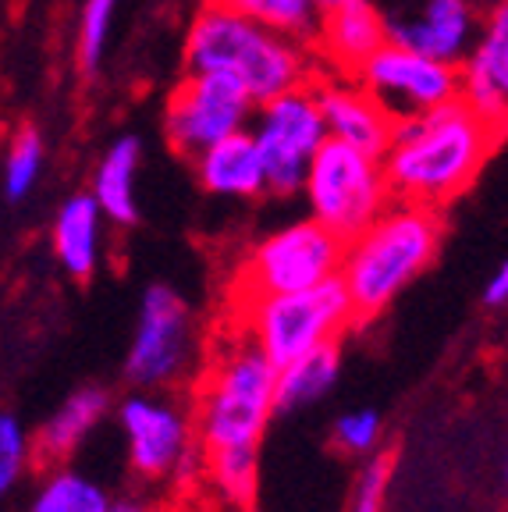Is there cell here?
Here are the masks:
<instances>
[{
  "label": "cell",
  "mask_w": 508,
  "mask_h": 512,
  "mask_svg": "<svg viewBox=\"0 0 508 512\" xmlns=\"http://www.w3.org/2000/svg\"><path fill=\"white\" fill-rule=\"evenodd\" d=\"M111 502L100 480L61 463L36 484L25 512H107Z\"/></svg>",
  "instance_id": "7402d4cb"
},
{
  "label": "cell",
  "mask_w": 508,
  "mask_h": 512,
  "mask_svg": "<svg viewBox=\"0 0 508 512\" xmlns=\"http://www.w3.org/2000/svg\"><path fill=\"white\" fill-rule=\"evenodd\" d=\"M32 463V441L15 413H0V502H8L11 491L22 484Z\"/></svg>",
  "instance_id": "484cf974"
},
{
  "label": "cell",
  "mask_w": 508,
  "mask_h": 512,
  "mask_svg": "<svg viewBox=\"0 0 508 512\" xmlns=\"http://www.w3.org/2000/svg\"><path fill=\"white\" fill-rule=\"evenodd\" d=\"M203 480L228 509L242 512L253 505L256 484H260V459L256 448H235V452H214L203 456Z\"/></svg>",
  "instance_id": "603a6c76"
},
{
  "label": "cell",
  "mask_w": 508,
  "mask_h": 512,
  "mask_svg": "<svg viewBox=\"0 0 508 512\" xmlns=\"http://www.w3.org/2000/svg\"><path fill=\"white\" fill-rule=\"evenodd\" d=\"M239 317L246 320V335L270 360L274 370H285L306 352L331 345L352 328L349 292L338 278L324 281L306 292L288 296H260L239 303Z\"/></svg>",
  "instance_id": "5b68a950"
},
{
  "label": "cell",
  "mask_w": 508,
  "mask_h": 512,
  "mask_svg": "<svg viewBox=\"0 0 508 512\" xmlns=\"http://www.w3.org/2000/svg\"><path fill=\"white\" fill-rule=\"evenodd\" d=\"M43 175V136L40 128H18L15 136H11V146L4 153V196L11 203L25 200L36 182Z\"/></svg>",
  "instance_id": "d4e9b609"
},
{
  "label": "cell",
  "mask_w": 508,
  "mask_h": 512,
  "mask_svg": "<svg viewBox=\"0 0 508 512\" xmlns=\"http://www.w3.org/2000/svg\"><path fill=\"white\" fill-rule=\"evenodd\" d=\"M356 79L395 121L434 111V107L459 96V68L455 64L430 61L416 50L398 47V43H384L381 50H374L356 72Z\"/></svg>",
  "instance_id": "7c38bea8"
},
{
  "label": "cell",
  "mask_w": 508,
  "mask_h": 512,
  "mask_svg": "<svg viewBox=\"0 0 508 512\" xmlns=\"http://www.w3.org/2000/svg\"><path fill=\"white\" fill-rule=\"evenodd\" d=\"M338 374H342V349H338V342L306 352V356L288 363L285 370H278L274 409L278 413H295V409L313 406V402H320L331 392Z\"/></svg>",
  "instance_id": "44dd1931"
},
{
  "label": "cell",
  "mask_w": 508,
  "mask_h": 512,
  "mask_svg": "<svg viewBox=\"0 0 508 512\" xmlns=\"http://www.w3.org/2000/svg\"><path fill=\"white\" fill-rule=\"evenodd\" d=\"M342 246L345 242L334 239L313 217L285 224L249 249L239 267V281H235V299L246 303V299L288 296V292L324 285L338 278Z\"/></svg>",
  "instance_id": "52a82bcc"
},
{
  "label": "cell",
  "mask_w": 508,
  "mask_h": 512,
  "mask_svg": "<svg viewBox=\"0 0 508 512\" xmlns=\"http://www.w3.org/2000/svg\"><path fill=\"white\" fill-rule=\"evenodd\" d=\"M128 441V463L146 480H192L203 477V452L182 406L150 395H132L118 409Z\"/></svg>",
  "instance_id": "30bf717a"
},
{
  "label": "cell",
  "mask_w": 508,
  "mask_h": 512,
  "mask_svg": "<svg viewBox=\"0 0 508 512\" xmlns=\"http://www.w3.org/2000/svg\"><path fill=\"white\" fill-rule=\"evenodd\" d=\"M192 352V313L182 292L150 285L139 303V324L125 356V377L135 388H164L185 374Z\"/></svg>",
  "instance_id": "8fae6325"
},
{
  "label": "cell",
  "mask_w": 508,
  "mask_h": 512,
  "mask_svg": "<svg viewBox=\"0 0 508 512\" xmlns=\"http://www.w3.org/2000/svg\"><path fill=\"white\" fill-rule=\"evenodd\" d=\"M484 303L491 306V310H501V306L508 303V267L501 264L498 271L487 278V288H484Z\"/></svg>",
  "instance_id": "f546056e"
},
{
  "label": "cell",
  "mask_w": 508,
  "mask_h": 512,
  "mask_svg": "<svg viewBox=\"0 0 508 512\" xmlns=\"http://www.w3.org/2000/svg\"><path fill=\"white\" fill-rule=\"evenodd\" d=\"M196 164L199 185L214 196H228V200H260L267 192V178H263V160L256 150L249 128L224 136L221 143L207 146L203 153L192 157Z\"/></svg>",
  "instance_id": "e0dca14e"
},
{
  "label": "cell",
  "mask_w": 508,
  "mask_h": 512,
  "mask_svg": "<svg viewBox=\"0 0 508 512\" xmlns=\"http://www.w3.org/2000/svg\"><path fill=\"white\" fill-rule=\"evenodd\" d=\"M256 118L249 136L263 160L270 196H295L310 168L313 153L327 139L324 118H320L317 96L310 86L288 89L267 104H256Z\"/></svg>",
  "instance_id": "ba28073f"
},
{
  "label": "cell",
  "mask_w": 508,
  "mask_h": 512,
  "mask_svg": "<svg viewBox=\"0 0 508 512\" xmlns=\"http://www.w3.org/2000/svg\"><path fill=\"white\" fill-rule=\"evenodd\" d=\"M189 72L231 75L253 104H267L288 89L306 86L310 57L299 40L263 29L231 8L207 0L185 40Z\"/></svg>",
  "instance_id": "3957f363"
},
{
  "label": "cell",
  "mask_w": 508,
  "mask_h": 512,
  "mask_svg": "<svg viewBox=\"0 0 508 512\" xmlns=\"http://www.w3.org/2000/svg\"><path fill=\"white\" fill-rule=\"evenodd\" d=\"M54 256L75 281H89L100 271V249H104V214L89 192H75L72 200L54 217Z\"/></svg>",
  "instance_id": "d6986e66"
},
{
  "label": "cell",
  "mask_w": 508,
  "mask_h": 512,
  "mask_svg": "<svg viewBox=\"0 0 508 512\" xmlns=\"http://www.w3.org/2000/svg\"><path fill=\"white\" fill-rule=\"evenodd\" d=\"M381 434H384V424H381V413H377V409H352V413H345L342 420H338V427H334L338 448L356 452V456L377 452Z\"/></svg>",
  "instance_id": "f1b7e54d"
},
{
  "label": "cell",
  "mask_w": 508,
  "mask_h": 512,
  "mask_svg": "<svg viewBox=\"0 0 508 512\" xmlns=\"http://www.w3.org/2000/svg\"><path fill=\"white\" fill-rule=\"evenodd\" d=\"M477 25L480 15L473 0H423L416 15H384L388 43L455 68L477 40Z\"/></svg>",
  "instance_id": "4fadbf2b"
},
{
  "label": "cell",
  "mask_w": 508,
  "mask_h": 512,
  "mask_svg": "<svg viewBox=\"0 0 508 512\" xmlns=\"http://www.w3.org/2000/svg\"><path fill=\"white\" fill-rule=\"evenodd\" d=\"M441 214L420 203H388L374 224L342 246L338 281L349 292L356 320L388 310L413 285L441 249Z\"/></svg>",
  "instance_id": "7a4b0ae2"
},
{
  "label": "cell",
  "mask_w": 508,
  "mask_h": 512,
  "mask_svg": "<svg viewBox=\"0 0 508 512\" xmlns=\"http://www.w3.org/2000/svg\"><path fill=\"white\" fill-rule=\"evenodd\" d=\"M274 381L278 370L249 342V335L224 345L199 384L196 420H192L199 452L214 456L235 448H260L270 416L278 413Z\"/></svg>",
  "instance_id": "277c9868"
},
{
  "label": "cell",
  "mask_w": 508,
  "mask_h": 512,
  "mask_svg": "<svg viewBox=\"0 0 508 512\" xmlns=\"http://www.w3.org/2000/svg\"><path fill=\"white\" fill-rule=\"evenodd\" d=\"M313 96H317L327 139L356 146L377 160L384 157L395 118L359 82H327V86L313 89Z\"/></svg>",
  "instance_id": "9a60e30c"
},
{
  "label": "cell",
  "mask_w": 508,
  "mask_h": 512,
  "mask_svg": "<svg viewBox=\"0 0 508 512\" xmlns=\"http://www.w3.org/2000/svg\"><path fill=\"white\" fill-rule=\"evenodd\" d=\"M501 143V128L469 111L459 96L434 111L398 118L381 157L388 192L402 203L445 207L477 182Z\"/></svg>",
  "instance_id": "6da1fadb"
},
{
  "label": "cell",
  "mask_w": 508,
  "mask_h": 512,
  "mask_svg": "<svg viewBox=\"0 0 508 512\" xmlns=\"http://www.w3.org/2000/svg\"><path fill=\"white\" fill-rule=\"evenodd\" d=\"M139 164H143V143L135 136H121L111 143V150L100 157L93 175V196L104 221L132 228L139 221V196H135V178H139Z\"/></svg>",
  "instance_id": "ffe728a7"
},
{
  "label": "cell",
  "mask_w": 508,
  "mask_h": 512,
  "mask_svg": "<svg viewBox=\"0 0 508 512\" xmlns=\"http://www.w3.org/2000/svg\"><path fill=\"white\" fill-rule=\"evenodd\" d=\"M313 4H317V8H320V15H324V11L342 8V4H349V0H313Z\"/></svg>",
  "instance_id": "1f68e13d"
},
{
  "label": "cell",
  "mask_w": 508,
  "mask_h": 512,
  "mask_svg": "<svg viewBox=\"0 0 508 512\" xmlns=\"http://www.w3.org/2000/svg\"><path fill=\"white\" fill-rule=\"evenodd\" d=\"M313 43H317V47L324 50V57H331L342 72L356 75L366 64V57L388 43L384 15L370 0H349L342 8L320 15Z\"/></svg>",
  "instance_id": "2e32d148"
},
{
  "label": "cell",
  "mask_w": 508,
  "mask_h": 512,
  "mask_svg": "<svg viewBox=\"0 0 508 512\" xmlns=\"http://www.w3.org/2000/svg\"><path fill=\"white\" fill-rule=\"evenodd\" d=\"M299 192L306 196L313 221L342 242L356 239L391 203L381 160L338 139L320 143Z\"/></svg>",
  "instance_id": "8992f818"
},
{
  "label": "cell",
  "mask_w": 508,
  "mask_h": 512,
  "mask_svg": "<svg viewBox=\"0 0 508 512\" xmlns=\"http://www.w3.org/2000/svg\"><path fill=\"white\" fill-rule=\"evenodd\" d=\"M107 409H111V392L100 388V384H86V388L72 392L50 413V420L36 431V438H29L32 459L61 466L96 427L104 424Z\"/></svg>",
  "instance_id": "ac0fdd59"
},
{
  "label": "cell",
  "mask_w": 508,
  "mask_h": 512,
  "mask_svg": "<svg viewBox=\"0 0 508 512\" xmlns=\"http://www.w3.org/2000/svg\"><path fill=\"white\" fill-rule=\"evenodd\" d=\"M217 4L299 43L313 40L320 25V8L313 0H217Z\"/></svg>",
  "instance_id": "cb8c5ba5"
},
{
  "label": "cell",
  "mask_w": 508,
  "mask_h": 512,
  "mask_svg": "<svg viewBox=\"0 0 508 512\" xmlns=\"http://www.w3.org/2000/svg\"><path fill=\"white\" fill-rule=\"evenodd\" d=\"M391 456L388 452H377V456L366 459V466L359 470L356 488L349 498V512H384L388 502V484H391Z\"/></svg>",
  "instance_id": "83f0119b"
},
{
  "label": "cell",
  "mask_w": 508,
  "mask_h": 512,
  "mask_svg": "<svg viewBox=\"0 0 508 512\" xmlns=\"http://www.w3.org/2000/svg\"><path fill=\"white\" fill-rule=\"evenodd\" d=\"M253 111L256 104L231 75L189 72L167 100V143L185 157H196L207 146L221 143L224 136H235V132L249 128Z\"/></svg>",
  "instance_id": "9c48e42d"
},
{
  "label": "cell",
  "mask_w": 508,
  "mask_h": 512,
  "mask_svg": "<svg viewBox=\"0 0 508 512\" xmlns=\"http://www.w3.org/2000/svg\"><path fill=\"white\" fill-rule=\"evenodd\" d=\"M118 0H86L79 22V68L82 75H96L104 64L107 36H111Z\"/></svg>",
  "instance_id": "4316f807"
},
{
  "label": "cell",
  "mask_w": 508,
  "mask_h": 512,
  "mask_svg": "<svg viewBox=\"0 0 508 512\" xmlns=\"http://www.w3.org/2000/svg\"><path fill=\"white\" fill-rule=\"evenodd\" d=\"M459 100L477 111L484 121L505 128L508 114V8L505 0H494L487 15V29L473 40L469 54L462 57L459 72Z\"/></svg>",
  "instance_id": "5bb4252c"
},
{
  "label": "cell",
  "mask_w": 508,
  "mask_h": 512,
  "mask_svg": "<svg viewBox=\"0 0 508 512\" xmlns=\"http://www.w3.org/2000/svg\"><path fill=\"white\" fill-rule=\"evenodd\" d=\"M107 512H157V509L150 502H143V498H118V502H111Z\"/></svg>",
  "instance_id": "4dcf8cb0"
}]
</instances>
